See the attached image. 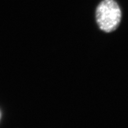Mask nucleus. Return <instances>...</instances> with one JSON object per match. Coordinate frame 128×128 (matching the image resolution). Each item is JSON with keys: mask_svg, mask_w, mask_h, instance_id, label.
<instances>
[{"mask_svg": "<svg viewBox=\"0 0 128 128\" xmlns=\"http://www.w3.org/2000/svg\"><path fill=\"white\" fill-rule=\"evenodd\" d=\"M97 24L106 33L114 31L119 27L122 18V12L119 5L114 0H103L96 12Z\"/></svg>", "mask_w": 128, "mask_h": 128, "instance_id": "1", "label": "nucleus"}]
</instances>
